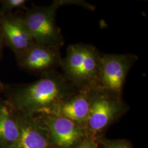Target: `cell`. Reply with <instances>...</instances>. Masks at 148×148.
I'll return each mask as SVG.
<instances>
[{
  "instance_id": "cell-13",
  "label": "cell",
  "mask_w": 148,
  "mask_h": 148,
  "mask_svg": "<svg viewBox=\"0 0 148 148\" xmlns=\"http://www.w3.org/2000/svg\"><path fill=\"white\" fill-rule=\"evenodd\" d=\"M96 142L104 148H133L132 144L126 139H110L102 136Z\"/></svg>"
},
{
  "instance_id": "cell-10",
  "label": "cell",
  "mask_w": 148,
  "mask_h": 148,
  "mask_svg": "<svg viewBox=\"0 0 148 148\" xmlns=\"http://www.w3.org/2000/svg\"><path fill=\"white\" fill-rule=\"evenodd\" d=\"M16 111L20 134L12 148H54L45 129L36 117Z\"/></svg>"
},
{
  "instance_id": "cell-9",
  "label": "cell",
  "mask_w": 148,
  "mask_h": 148,
  "mask_svg": "<svg viewBox=\"0 0 148 148\" xmlns=\"http://www.w3.org/2000/svg\"><path fill=\"white\" fill-rule=\"evenodd\" d=\"M62 59L60 48L35 43L16 60L22 69L43 74L53 71L60 65Z\"/></svg>"
},
{
  "instance_id": "cell-4",
  "label": "cell",
  "mask_w": 148,
  "mask_h": 148,
  "mask_svg": "<svg viewBox=\"0 0 148 148\" xmlns=\"http://www.w3.org/2000/svg\"><path fill=\"white\" fill-rule=\"evenodd\" d=\"M127 109L121 97L96 88L85 126L88 136L96 141Z\"/></svg>"
},
{
  "instance_id": "cell-1",
  "label": "cell",
  "mask_w": 148,
  "mask_h": 148,
  "mask_svg": "<svg viewBox=\"0 0 148 148\" xmlns=\"http://www.w3.org/2000/svg\"><path fill=\"white\" fill-rule=\"evenodd\" d=\"M77 87L64 75L53 70L43 74L34 82L16 86L11 89L7 101L16 111L23 114H46Z\"/></svg>"
},
{
  "instance_id": "cell-5",
  "label": "cell",
  "mask_w": 148,
  "mask_h": 148,
  "mask_svg": "<svg viewBox=\"0 0 148 148\" xmlns=\"http://www.w3.org/2000/svg\"><path fill=\"white\" fill-rule=\"evenodd\" d=\"M137 60L131 54H101L96 88L121 97L127 75Z\"/></svg>"
},
{
  "instance_id": "cell-12",
  "label": "cell",
  "mask_w": 148,
  "mask_h": 148,
  "mask_svg": "<svg viewBox=\"0 0 148 148\" xmlns=\"http://www.w3.org/2000/svg\"><path fill=\"white\" fill-rule=\"evenodd\" d=\"M27 1L26 0H1L0 3V14L3 15L12 13L16 9H26Z\"/></svg>"
},
{
  "instance_id": "cell-15",
  "label": "cell",
  "mask_w": 148,
  "mask_h": 148,
  "mask_svg": "<svg viewBox=\"0 0 148 148\" xmlns=\"http://www.w3.org/2000/svg\"><path fill=\"white\" fill-rule=\"evenodd\" d=\"M5 43L3 42V40L2 39V37L1 36V34L0 33V58L3 55V48L5 47Z\"/></svg>"
},
{
  "instance_id": "cell-7",
  "label": "cell",
  "mask_w": 148,
  "mask_h": 148,
  "mask_svg": "<svg viewBox=\"0 0 148 148\" xmlns=\"http://www.w3.org/2000/svg\"><path fill=\"white\" fill-rule=\"evenodd\" d=\"M95 90L90 86L79 87L46 114L65 117L85 128Z\"/></svg>"
},
{
  "instance_id": "cell-11",
  "label": "cell",
  "mask_w": 148,
  "mask_h": 148,
  "mask_svg": "<svg viewBox=\"0 0 148 148\" xmlns=\"http://www.w3.org/2000/svg\"><path fill=\"white\" fill-rule=\"evenodd\" d=\"M20 134L16 111L7 101L0 99V148H12Z\"/></svg>"
},
{
  "instance_id": "cell-14",
  "label": "cell",
  "mask_w": 148,
  "mask_h": 148,
  "mask_svg": "<svg viewBox=\"0 0 148 148\" xmlns=\"http://www.w3.org/2000/svg\"><path fill=\"white\" fill-rule=\"evenodd\" d=\"M77 148H99L98 143L90 137H87Z\"/></svg>"
},
{
  "instance_id": "cell-17",
  "label": "cell",
  "mask_w": 148,
  "mask_h": 148,
  "mask_svg": "<svg viewBox=\"0 0 148 148\" xmlns=\"http://www.w3.org/2000/svg\"><path fill=\"white\" fill-rule=\"evenodd\" d=\"M1 0H0V3H1Z\"/></svg>"
},
{
  "instance_id": "cell-8",
  "label": "cell",
  "mask_w": 148,
  "mask_h": 148,
  "mask_svg": "<svg viewBox=\"0 0 148 148\" xmlns=\"http://www.w3.org/2000/svg\"><path fill=\"white\" fill-rule=\"evenodd\" d=\"M0 33L5 46L18 58L35 43L24 21L23 15L13 13L0 14Z\"/></svg>"
},
{
  "instance_id": "cell-2",
  "label": "cell",
  "mask_w": 148,
  "mask_h": 148,
  "mask_svg": "<svg viewBox=\"0 0 148 148\" xmlns=\"http://www.w3.org/2000/svg\"><path fill=\"white\" fill-rule=\"evenodd\" d=\"M101 57L93 46L81 43L70 45L61 60L64 75L77 87L96 88Z\"/></svg>"
},
{
  "instance_id": "cell-16",
  "label": "cell",
  "mask_w": 148,
  "mask_h": 148,
  "mask_svg": "<svg viewBox=\"0 0 148 148\" xmlns=\"http://www.w3.org/2000/svg\"><path fill=\"white\" fill-rule=\"evenodd\" d=\"M4 86L2 84V83L0 81V90H3Z\"/></svg>"
},
{
  "instance_id": "cell-6",
  "label": "cell",
  "mask_w": 148,
  "mask_h": 148,
  "mask_svg": "<svg viewBox=\"0 0 148 148\" xmlns=\"http://www.w3.org/2000/svg\"><path fill=\"white\" fill-rule=\"evenodd\" d=\"M45 129L54 148H77L88 136L84 127L52 114L35 115Z\"/></svg>"
},
{
  "instance_id": "cell-3",
  "label": "cell",
  "mask_w": 148,
  "mask_h": 148,
  "mask_svg": "<svg viewBox=\"0 0 148 148\" xmlns=\"http://www.w3.org/2000/svg\"><path fill=\"white\" fill-rule=\"evenodd\" d=\"M76 1H54L47 6H34L27 8L24 21L34 41L39 45L60 48L64 45L63 36L56 21L59 8Z\"/></svg>"
}]
</instances>
